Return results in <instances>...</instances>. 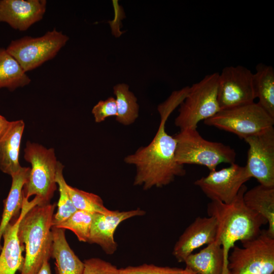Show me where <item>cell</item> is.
I'll list each match as a JSON object with an SVG mask.
<instances>
[{"label":"cell","mask_w":274,"mask_h":274,"mask_svg":"<svg viewBox=\"0 0 274 274\" xmlns=\"http://www.w3.org/2000/svg\"><path fill=\"white\" fill-rule=\"evenodd\" d=\"M253 83L257 102L274 118V69L272 66L259 63L253 73Z\"/></svg>","instance_id":"22"},{"label":"cell","mask_w":274,"mask_h":274,"mask_svg":"<svg viewBox=\"0 0 274 274\" xmlns=\"http://www.w3.org/2000/svg\"><path fill=\"white\" fill-rule=\"evenodd\" d=\"M24 127L23 120L10 121L0 138V170L11 176L22 167L19 158Z\"/></svg>","instance_id":"17"},{"label":"cell","mask_w":274,"mask_h":274,"mask_svg":"<svg viewBox=\"0 0 274 274\" xmlns=\"http://www.w3.org/2000/svg\"><path fill=\"white\" fill-rule=\"evenodd\" d=\"M272 274H274V273H272Z\"/></svg>","instance_id":"35"},{"label":"cell","mask_w":274,"mask_h":274,"mask_svg":"<svg viewBox=\"0 0 274 274\" xmlns=\"http://www.w3.org/2000/svg\"><path fill=\"white\" fill-rule=\"evenodd\" d=\"M219 75L218 73L207 75L190 87L175 120L180 130L197 128L200 121L212 117L220 110L217 97Z\"/></svg>","instance_id":"6"},{"label":"cell","mask_w":274,"mask_h":274,"mask_svg":"<svg viewBox=\"0 0 274 274\" xmlns=\"http://www.w3.org/2000/svg\"><path fill=\"white\" fill-rule=\"evenodd\" d=\"M91 112L96 123L103 122L110 117H116L117 109L115 98L110 97L105 100H99L93 107Z\"/></svg>","instance_id":"30"},{"label":"cell","mask_w":274,"mask_h":274,"mask_svg":"<svg viewBox=\"0 0 274 274\" xmlns=\"http://www.w3.org/2000/svg\"><path fill=\"white\" fill-rule=\"evenodd\" d=\"M30 168L22 167L11 176L12 185L7 198L4 201V208L0 222V252L2 249L1 239L6 226L20 213L23 202V188L29 178Z\"/></svg>","instance_id":"20"},{"label":"cell","mask_w":274,"mask_h":274,"mask_svg":"<svg viewBox=\"0 0 274 274\" xmlns=\"http://www.w3.org/2000/svg\"><path fill=\"white\" fill-rule=\"evenodd\" d=\"M145 214L139 208L127 211L112 210L108 214L94 213L87 243L97 244L107 254L112 255L117 250L114 235L118 225L124 220Z\"/></svg>","instance_id":"14"},{"label":"cell","mask_w":274,"mask_h":274,"mask_svg":"<svg viewBox=\"0 0 274 274\" xmlns=\"http://www.w3.org/2000/svg\"><path fill=\"white\" fill-rule=\"evenodd\" d=\"M24 158L31 164L27 182L23 188V198L29 200L33 196L39 204L50 203L57 189L56 175L60 163L54 148H47L37 143L27 141Z\"/></svg>","instance_id":"4"},{"label":"cell","mask_w":274,"mask_h":274,"mask_svg":"<svg viewBox=\"0 0 274 274\" xmlns=\"http://www.w3.org/2000/svg\"><path fill=\"white\" fill-rule=\"evenodd\" d=\"M182 274H195V273L186 268H185V269H183V271Z\"/></svg>","instance_id":"34"},{"label":"cell","mask_w":274,"mask_h":274,"mask_svg":"<svg viewBox=\"0 0 274 274\" xmlns=\"http://www.w3.org/2000/svg\"><path fill=\"white\" fill-rule=\"evenodd\" d=\"M189 91L188 87L174 91L158 107L160 122L150 143L141 147L134 153L124 158V162L135 167L134 186H142L147 190L162 187L173 182L177 177L186 174L184 165L176 160L177 141L165 130L166 121L173 111L181 104Z\"/></svg>","instance_id":"1"},{"label":"cell","mask_w":274,"mask_h":274,"mask_svg":"<svg viewBox=\"0 0 274 274\" xmlns=\"http://www.w3.org/2000/svg\"><path fill=\"white\" fill-rule=\"evenodd\" d=\"M184 262L185 268L195 274H230L223 249L217 241L190 254Z\"/></svg>","instance_id":"18"},{"label":"cell","mask_w":274,"mask_h":274,"mask_svg":"<svg viewBox=\"0 0 274 274\" xmlns=\"http://www.w3.org/2000/svg\"><path fill=\"white\" fill-rule=\"evenodd\" d=\"M10 121H8L4 116L0 115V138L7 129Z\"/></svg>","instance_id":"33"},{"label":"cell","mask_w":274,"mask_h":274,"mask_svg":"<svg viewBox=\"0 0 274 274\" xmlns=\"http://www.w3.org/2000/svg\"><path fill=\"white\" fill-rule=\"evenodd\" d=\"M82 274H119V269L109 262L99 258H91L84 261Z\"/></svg>","instance_id":"29"},{"label":"cell","mask_w":274,"mask_h":274,"mask_svg":"<svg viewBox=\"0 0 274 274\" xmlns=\"http://www.w3.org/2000/svg\"><path fill=\"white\" fill-rule=\"evenodd\" d=\"M217 97L220 110L254 102L253 73L242 65L225 67L219 75Z\"/></svg>","instance_id":"10"},{"label":"cell","mask_w":274,"mask_h":274,"mask_svg":"<svg viewBox=\"0 0 274 274\" xmlns=\"http://www.w3.org/2000/svg\"><path fill=\"white\" fill-rule=\"evenodd\" d=\"M46 8V0H1L0 22L25 31L43 19Z\"/></svg>","instance_id":"16"},{"label":"cell","mask_w":274,"mask_h":274,"mask_svg":"<svg viewBox=\"0 0 274 274\" xmlns=\"http://www.w3.org/2000/svg\"><path fill=\"white\" fill-rule=\"evenodd\" d=\"M247 190L244 185L235 198L230 203L211 201L207 206L209 216H213L217 224V241L222 246L225 259L235 242L242 244L252 240L260 233L261 227L267 224L260 215L249 209L243 196Z\"/></svg>","instance_id":"2"},{"label":"cell","mask_w":274,"mask_h":274,"mask_svg":"<svg viewBox=\"0 0 274 274\" xmlns=\"http://www.w3.org/2000/svg\"><path fill=\"white\" fill-rule=\"evenodd\" d=\"M249 145L246 168L260 185L274 187V129L244 139Z\"/></svg>","instance_id":"12"},{"label":"cell","mask_w":274,"mask_h":274,"mask_svg":"<svg viewBox=\"0 0 274 274\" xmlns=\"http://www.w3.org/2000/svg\"><path fill=\"white\" fill-rule=\"evenodd\" d=\"M243 199L249 209L266 220L268 225L266 232L274 238V187L259 184L247 190Z\"/></svg>","instance_id":"21"},{"label":"cell","mask_w":274,"mask_h":274,"mask_svg":"<svg viewBox=\"0 0 274 274\" xmlns=\"http://www.w3.org/2000/svg\"><path fill=\"white\" fill-rule=\"evenodd\" d=\"M116 96L117 115L116 120L119 123L127 126L133 123L139 116V106L137 98L129 89V86L119 83L113 87Z\"/></svg>","instance_id":"24"},{"label":"cell","mask_w":274,"mask_h":274,"mask_svg":"<svg viewBox=\"0 0 274 274\" xmlns=\"http://www.w3.org/2000/svg\"><path fill=\"white\" fill-rule=\"evenodd\" d=\"M66 191L77 210L91 213L108 214L111 212L106 208L98 195L88 192L65 184Z\"/></svg>","instance_id":"25"},{"label":"cell","mask_w":274,"mask_h":274,"mask_svg":"<svg viewBox=\"0 0 274 274\" xmlns=\"http://www.w3.org/2000/svg\"><path fill=\"white\" fill-rule=\"evenodd\" d=\"M31 79L18 62L4 48H0V88L12 91L28 85Z\"/></svg>","instance_id":"23"},{"label":"cell","mask_w":274,"mask_h":274,"mask_svg":"<svg viewBox=\"0 0 274 274\" xmlns=\"http://www.w3.org/2000/svg\"><path fill=\"white\" fill-rule=\"evenodd\" d=\"M183 269L176 267L159 266L146 263L119 269V274H182Z\"/></svg>","instance_id":"28"},{"label":"cell","mask_w":274,"mask_h":274,"mask_svg":"<svg viewBox=\"0 0 274 274\" xmlns=\"http://www.w3.org/2000/svg\"><path fill=\"white\" fill-rule=\"evenodd\" d=\"M205 124L234 133L244 139L272 127L274 118L258 103L221 110L204 120Z\"/></svg>","instance_id":"7"},{"label":"cell","mask_w":274,"mask_h":274,"mask_svg":"<svg viewBox=\"0 0 274 274\" xmlns=\"http://www.w3.org/2000/svg\"><path fill=\"white\" fill-rule=\"evenodd\" d=\"M93 213L77 210L64 221L54 226L58 228L69 229L80 242H88Z\"/></svg>","instance_id":"27"},{"label":"cell","mask_w":274,"mask_h":274,"mask_svg":"<svg viewBox=\"0 0 274 274\" xmlns=\"http://www.w3.org/2000/svg\"><path fill=\"white\" fill-rule=\"evenodd\" d=\"M63 165L60 162L56 179L59 188V197L57 204V210L56 213L54 214L52 219V226H56L64 221L77 211L65 188L66 182L63 175Z\"/></svg>","instance_id":"26"},{"label":"cell","mask_w":274,"mask_h":274,"mask_svg":"<svg viewBox=\"0 0 274 274\" xmlns=\"http://www.w3.org/2000/svg\"><path fill=\"white\" fill-rule=\"evenodd\" d=\"M234 246L228 257L230 274L274 273V238L262 230L254 239Z\"/></svg>","instance_id":"8"},{"label":"cell","mask_w":274,"mask_h":274,"mask_svg":"<svg viewBox=\"0 0 274 274\" xmlns=\"http://www.w3.org/2000/svg\"><path fill=\"white\" fill-rule=\"evenodd\" d=\"M174 137L177 141L175 158L181 165H202L213 171L220 163H235L236 152L233 148L204 139L196 128L181 130Z\"/></svg>","instance_id":"5"},{"label":"cell","mask_w":274,"mask_h":274,"mask_svg":"<svg viewBox=\"0 0 274 274\" xmlns=\"http://www.w3.org/2000/svg\"><path fill=\"white\" fill-rule=\"evenodd\" d=\"M56 206L55 203L37 204L22 218L18 235L24 246L25 256L20 274L36 273L51 257L52 221Z\"/></svg>","instance_id":"3"},{"label":"cell","mask_w":274,"mask_h":274,"mask_svg":"<svg viewBox=\"0 0 274 274\" xmlns=\"http://www.w3.org/2000/svg\"><path fill=\"white\" fill-rule=\"evenodd\" d=\"M53 243L51 257L55 260L57 274H82L84 264L69 246L65 229L51 228Z\"/></svg>","instance_id":"19"},{"label":"cell","mask_w":274,"mask_h":274,"mask_svg":"<svg viewBox=\"0 0 274 274\" xmlns=\"http://www.w3.org/2000/svg\"><path fill=\"white\" fill-rule=\"evenodd\" d=\"M38 203L36 198L28 200L23 198L19 216L13 219L4 230V243L0 252V274H16L18 270H21L24 260L22 256L24 246L18 238L19 225L24 215Z\"/></svg>","instance_id":"13"},{"label":"cell","mask_w":274,"mask_h":274,"mask_svg":"<svg viewBox=\"0 0 274 274\" xmlns=\"http://www.w3.org/2000/svg\"><path fill=\"white\" fill-rule=\"evenodd\" d=\"M112 2L114 8L115 18L109 23L111 25L113 35L116 37H118L122 34L120 30V22L124 17V12L122 7L118 5V1H113Z\"/></svg>","instance_id":"31"},{"label":"cell","mask_w":274,"mask_h":274,"mask_svg":"<svg viewBox=\"0 0 274 274\" xmlns=\"http://www.w3.org/2000/svg\"><path fill=\"white\" fill-rule=\"evenodd\" d=\"M217 224L215 217L196 218L188 226L175 244L173 255L179 262H184L193 252L216 241Z\"/></svg>","instance_id":"15"},{"label":"cell","mask_w":274,"mask_h":274,"mask_svg":"<svg viewBox=\"0 0 274 274\" xmlns=\"http://www.w3.org/2000/svg\"><path fill=\"white\" fill-rule=\"evenodd\" d=\"M251 179L245 166L235 163L219 170L210 171L206 177L196 180L194 184L199 187L211 201L231 203L240 189Z\"/></svg>","instance_id":"11"},{"label":"cell","mask_w":274,"mask_h":274,"mask_svg":"<svg viewBox=\"0 0 274 274\" xmlns=\"http://www.w3.org/2000/svg\"><path fill=\"white\" fill-rule=\"evenodd\" d=\"M35 274H52L49 261H45L40 269Z\"/></svg>","instance_id":"32"},{"label":"cell","mask_w":274,"mask_h":274,"mask_svg":"<svg viewBox=\"0 0 274 274\" xmlns=\"http://www.w3.org/2000/svg\"><path fill=\"white\" fill-rule=\"evenodd\" d=\"M68 37L56 28L37 38L25 36L12 41L6 50L26 73L55 57Z\"/></svg>","instance_id":"9"}]
</instances>
